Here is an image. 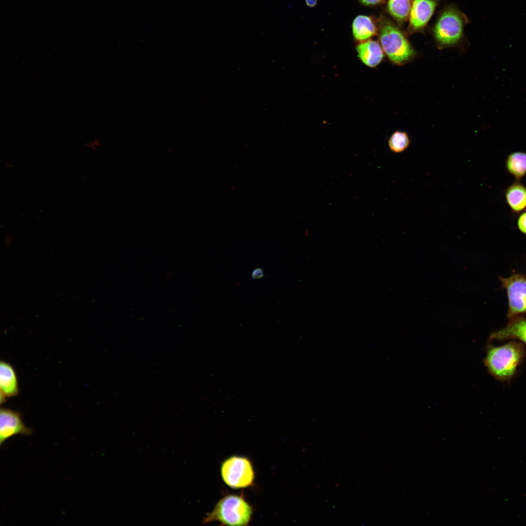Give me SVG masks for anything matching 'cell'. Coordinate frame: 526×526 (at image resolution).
I'll use <instances>...</instances> for the list:
<instances>
[{
  "label": "cell",
  "instance_id": "obj_1",
  "mask_svg": "<svg viewBox=\"0 0 526 526\" xmlns=\"http://www.w3.org/2000/svg\"><path fill=\"white\" fill-rule=\"evenodd\" d=\"M526 355L522 343L511 341L500 346H490L484 362L489 373L502 381L509 380Z\"/></svg>",
  "mask_w": 526,
  "mask_h": 526
},
{
  "label": "cell",
  "instance_id": "obj_2",
  "mask_svg": "<svg viewBox=\"0 0 526 526\" xmlns=\"http://www.w3.org/2000/svg\"><path fill=\"white\" fill-rule=\"evenodd\" d=\"M253 510L252 507L243 495L229 494L218 501L212 511L204 519L203 523L218 522L222 525L248 526Z\"/></svg>",
  "mask_w": 526,
  "mask_h": 526
},
{
  "label": "cell",
  "instance_id": "obj_3",
  "mask_svg": "<svg viewBox=\"0 0 526 526\" xmlns=\"http://www.w3.org/2000/svg\"><path fill=\"white\" fill-rule=\"evenodd\" d=\"M379 39L383 50L395 64H404L415 55L414 51L404 35L389 20L381 23Z\"/></svg>",
  "mask_w": 526,
  "mask_h": 526
},
{
  "label": "cell",
  "instance_id": "obj_4",
  "mask_svg": "<svg viewBox=\"0 0 526 526\" xmlns=\"http://www.w3.org/2000/svg\"><path fill=\"white\" fill-rule=\"evenodd\" d=\"M221 474L224 482L234 489L252 485L255 473L251 461L246 457L230 456L222 463Z\"/></svg>",
  "mask_w": 526,
  "mask_h": 526
},
{
  "label": "cell",
  "instance_id": "obj_5",
  "mask_svg": "<svg viewBox=\"0 0 526 526\" xmlns=\"http://www.w3.org/2000/svg\"><path fill=\"white\" fill-rule=\"evenodd\" d=\"M507 292L508 309L507 318L513 320L526 313V278L521 274L513 273L508 278L499 277Z\"/></svg>",
  "mask_w": 526,
  "mask_h": 526
},
{
  "label": "cell",
  "instance_id": "obj_6",
  "mask_svg": "<svg viewBox=\"0 0 526 526\" xmlns=\"http://www.w3.org/2000/svg\"><path fill=\"white\" fill-rule=\"evenodd\" d=\"M464 20L455 8H448L441 14L434 29L437 41L442 45H450L457 42L462 37Z\"/></svg>",
  "mask_w": 526,
  "mask_h": 526
},
{
  "label": "cell",
  "instance_id": "obj_7",
  "mask_svg": "<svg viewBox=\"0 0 526 526\" xmlns=\"http://www.w3.org/2000/svg\"><path fill=\"white\" fill-rule=\"evenodd\" d=\"M33 430L25 426L21 413L8 408H0V446L8 439L21 434L30 435Z\"/></svg>",
  "mask_w": 526,
  "mask_h": 526
},
{
  "label": "cell",
  "instance_id": "obj_8",
  "mask_svg": "<svg viewBox=\"0 0 526 526\" xmlns=\"http://www.w3.org/2000/svg\"><path fill=\"white\" fill-rule=\"evenodd\" d=\"M435 0H413L410 12V28L413 31L423 28L432 15Z\"/></svg>",
  "mask_w": 526,
  "mask_h": 526
},
{
  "label": "cell",
  "instance_id": "obj_9",
  "mask_svg": "<svg viewBox=\"0 0 526 526\" xmlns=\"http://www.w3.org/2000/svg\"><path fill=\"white\" fill-rule=\"evenodd\" d=\"M509 339H518L526 344V319L523 316L509 321L507 326L493 332L489 337L490 340Z\"/></svg>",
  "mask_w": 526,
  "mask_h": 526
},
{
  "label": "cell",
  "instance_id": "obj_10",
  "mask_svg": "<svg viewBox=\"0 0 526 526\" xmlns=\"http://www.w3.org/2000/svg\"><path fill=\"white\" fill-rule=\"evenodd\" d=\"M0 390L6 397L18 395L19 388L18 377L13 367L9 363L0 362Z\"/></svg>",
  "mask_w": 526,
  "mask_h": 526
},
{
  "label": "cell",
  "instance_id": "obj_11",
  "mask_svg": "<svg viewBox=\"0 0 526 526\" xmlns=\"http://www.w3.org/2000/svg\"><path fill=\"white\" fill-rule=\"evenodd\" d=\"M358 56L361 61L370 67H375L382 60L383 50L376 41L368 40L359 44L356 48Z\"/></svg>",
  "mask_w": 526,
  "mask_h": 526
},
{
  "label": "cell",
  "instance_id": "obj_12",
  "mask_svg": "<svg viewBox=\"0 0 526 526\" xmlns=\"http://www.w3.org/2000/svg\"><path fill=\"white\" fill-rule=\"evenodd\" d=\"M505 199L508 206L515 213L526 210V187L516 180L506 189Z\"/></svg>",
  "mask_w": 526,
  "mask_h": 526
},
{
  "label": "cell",
  "instance_id": "obj_13",
  "mask_svg": "<svg viewBox=\"0 0 526 526\" xmlns=\"http://www.w3.org/2000/svg\"><path fill=\"white\" fill-rule=\"evenodd\" d=\"M352 31L356 39L365 41L376 34V27L370 17L359 15L353 20Z\"/></svg>",
  "mask_w": 526,
  "mask_h": 526
},
{
  "label": "cell",
  "instance_id": "obj_14",
  "mask_svg": "<svg viewBox=\"0 0 526 526\" xmlns=\"http://www.w3.org/2000/svg\"><path fill=\"white\" fill-rule=\"evenodd\" d=\"M507 171L516 180H519L526 175V152H513L507 157L506 161Z\"/></svg>",
  "mask_w": 526,
  "mask_h": 526
},
{
  "label": "cell",
  "instance_id": "obj_15",
  "mask_svg": "<svg viewBox=\"0 0 526 526\" xmlns=\"http://www.w3.org/2000/svg\"><path fill=\"white\" fill-rule=\"evenodd\" d=\"M410 0H389L388 8L390 14L397 21L406 19L411 9Z\"/></svg>",
  "mask_w": 526,
  "mask_h": 526
},
{
  "label": "cell",
  "instance_id": "obj_16",
  "mask_svg": "<svg viewBox=\"0 0 526 526\" xmlns=\"http://www.w3.org/2000/svg\"><path fill=\"white\" fill-rule=\"evenodd\" d=\"M410 145V139L405 132L396 131L391 136L388 145L391 151L400 153L405 150Z\"/></svg>",
  "mask_w": 526,
  "mask_h": 526
},
{
  "label": "cell",
  "instance_id": "obj_17",
  "mask_svg": "<svg viewBox=\"0 0 526 526\" xmlns=\"http://www.w3.org/2000/svg\"><path fill=\"white\" fill-rule=\"evenodd\" d=\"M517 226L522 233L526 234V210L521 212L519 216Z\"/></svg>",
  "mask_w": 526,
  "mask_h": 526
},
{
  "label": "cell",
  "instance_id": "obj_18",
  "mask_svg": "<svg viewBox=\"0 0 526 526\" xmlns=\"http://www.w3.org/2000/svg\"><path fill=\"white\" fill-rule=\"evenodd\" d=\"M102 145L101 141L99 139L90 140L85 144L86 146L92 150H95Z\"/></svg>",
  "mask_w": 526,
  "mask_h": 526
},
{
  "label": "cell",
  "instance_id": "obj_19",
  "mask_svg": "<svg viewBox=\"0 0 526 526\" xmlns=\"http://www.w3.org/2000/svg\"><path fill=\"white\" fill-rule=\"evenodd\" d=\"M264 276V272L263 269L261 268H256L254 269L252 272L251 278L253 280H259L262 278Z\"/></svg>",
  "mask_w": 526,
  "mask_h": 526
},
{
  "label": "cell",
  "instance_id": "obj_20",
  "mask_svg": "<svg viewBox=\"0 0 526 526\" xmlns=\"http://www.w3.org/2000/svg\"><path fill=\"white\" fill-rule=\"evenodd\" d=\"M383 0H361L366 5H374L380 3Z\"/></svg>",
  "mask_w": 526,
  "mask_h": 526
},
{
  "label": "cell",
  "instance_id": "obj_21",
  "mask_svg": "<svg viewBox=\"0 0 526 526\" xmlns=\"http://www.w3.org/2000/svg\"><path fill=\"white\" fill-rule=\"evenodd\" d=\"M306 4L310 7H314L317 3V0H305Z\"/></svg>",
  "mask_w": 526,
  "mask_h": 526
},
{
  "label": "cell",
  "instance_id": "obj_22",
  "mask_svg": "<svg viewBox=\"0 0 526 526\" xmlns=\"http://www.w3.org/2000/svg\"><path fill=\"white\" fill-rule=\"evenodd\" d=\"M6 167L7 168H9L10 167H11V165L8 162L6 164Z\"/></svg>",
  "mask_w": 526,
  "mask_h": 526
}]
</instances>
